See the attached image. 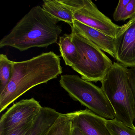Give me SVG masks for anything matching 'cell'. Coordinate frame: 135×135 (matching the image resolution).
<instances>
[{
  "mask_svg": "<svg viewBox=\"0 0 135 135\" xmlns=\"http://www.w3.org/2000/svg\"><path fill=\"white\" fill-rule=\"evenodd\" d=\"M62 72L60 57L51 51L30 60L13 61L11 79L0 93V112L31 88L56 79Z\"/></svg>",
  "mask_w": 135,
  "mask_h": 135,
  "instance_id": "6da1fadb",
  "label": "cell"
},
{
  "mask_svg": "<svg viewBox=\"0 0 135 135\" xmlns=\"http://www.w3.org/2000/svg\"><path fill=\"white\" fill-rule=\"evenodd\" d=\"M59 21L41 7H33L0 41V48L11 46L21 52L45 48L56 43L62 28Z\"/></svg>",
  "mask_w": 135,
  "mask_h": 135,
  "instance_id": "7a4b0ae2",
  "label": "cell"
},
{
  "mask_svg": "<svg viewBox=\"0 0 135 135\" xmlns=\"http://www.w3.org/2000/svg\"><path fill=\"white\" fill-rule=\"evenodd\" d=\"M127 70L128 68L114 62L101 81V88L113 107L115 118L130 128H135V100Z\"/></svg>",
  "mask_w": 135,
  "mask_h": 135,
  "instance_id": "3957f363",
  "label": "cell"
},
{
  "mask_svg": "<svg viewBox=\"0 0 135 135\" xmlns=\"http://www.w3.org/2000/svg\"><path fill=\"white\" fill-rule=\"evenodd\" d=\"M59 82L73 100L107 120L115 118L113 107L102 88L75 75H62Z\"/></svg>",
  "mask_w": 135,
  "mask_h": 135,
  "instance_id": "277c9868",
  "label": "cell"
},
{
  "mask_svg": "<svg viewBox=\"0 0 135 135\" xmlns=\"http://www.w3.org/2000/svg\"><path fill=\"white\" fill-rule=\"evenodd\" d=\"M73 42L79 54L72 69L89 82H101L113 65L110 59L98 46L71 30Z\"/></svg>",
  "mask_w": 135,
  "mask_h": 135,
  "instance_id": "5b68a950",
  "label": "cell"
},
{
  "mask_svg": "<svg viewBox=\"0 0 135 135\" xmlns=\"http://www.w3.org/2000/svg\"><path fill=\"white\" fill-rule=\"evenodd\" d=\"M72 12L74 20L115 38L120 26L113 22L90 0H60Z\"/></svg>",
  "mask_w": 135,
  "mask_h": 135,
  "instance_id": "8992f818",
  "label": "cell"
},
{
  "mask_svg": "<svg viewBox=\"0 0 135 135\" xmlns=\"http://www.w3.org/2000/svg\"><path fill=\"white\" fill-rule=\"evenodd\" d=\"M42 107L34 98L15 103L0 119V135H9L20 125L33 120Z\"/></svg>",
  "mask_w": 135,
  "mask_h": 135,
  "instance_id": "52a82bcc",
  "label": "cell"
},
{
  "mask_svg": "<svg viewBox=\"0 0 135 135\" xmlns=\"http://www.w3.org/2000/svg\"><path fill=\"white\" fill-rule=\"evenodd\" d=\"M115 59L126 68L135 67V17L120 26L114 38Z\"/></svg>",
  "mask_w": 135,
  "mask_h": 135,
  "instance_id": "ba28073f",
  "label": "cell"
},
{
  "mask_svg": "<svg viewBox=\"0 0 135 135\" xmlns=\"http://www.w3.org/2000/svg\"><path fill=\"white\" fill-rule=\"evenodd\" d=\"M72 124L85 135H111L107 126V119L88 109L67 113Z\"/></svg>",
  "mask_w": 135,
  "mask_h": 135,
  "instance_id": "9c48e42d",
  "label": "cell"
},
{
  "mask_svg": "<svg viewBox=\"0 0 135 135\" xmlns=\"http://www.w3.org/2000/svg\"><path fill=\"white\" fill-rule=\"evenodd\" d=\"M71 30L115 58L114 38L74 20Z\"/></svg>",
  "mask_w": 135,
  "mask_h": 135,
  "instance_id": "30bf717a",
  "label": "cell"
},
{
  "mask_svg": "<svg viewBox=\"0 0 135 135\" xmlns=\"http://www.w3.org/2000/svg\"><path fill=\"white\" fill-rule=\"evenodd\" d=\"M61 113L48 107H42L35 119L30 135H46Z\"/></svg>",
  "mask_w": 135,
  "mask_h": 135,
  "instance_id": "8fae6325",
  "label": "cell"
},
{
  "mask_svg": "<svg viewBox=\"0 0 135 135\" xmlns=\"http://www.w3.org/2000/svg\"><path fill=\"white\" fill-rule=\"evenodd\" d=\"M42 8L46 12L59 21H63L72 26L73 13L60 0H44Z\"/></svg>",
  "mask_w": 135,
  "mask_h": 135,
  "instance_id": "7c38bea8",
  "label": "cell"
},
{
  "mask_svg": "<svg viewBox=\"0 0 135 135\" xmlns=\"http://www.w3.org/2000/svg\"><path fill=\"white\" fill-rule=\"evenodd\" d=\"M58 45L61 55L65 65L71 68L79 59L78 51L73 42L71 34H65L60 37Z\"/></svg>",
  "mask_w": 135,
  "mask_h": 135,
  "instance_id": "4fadbf2b",
  "label": "cell"
},
{
  "mask_svg": "<svg viewBox=\"0 0 135 135\" xmlns=\"http://www.w3.org/2000/svg\"><path fill=\"white\" fill-rule=\"evenodd\" d=\"M13 61L10 60L7 55H0V93L6 88L11 79Z\"/></svg>",
  "mask_w": 135,
  "mask_h": 135,
  "instance_id": "5bb4252c",
  "label": "cell"
},
{
  "mask_svg": "<svg viewBox=\"0 0 135 135\" xmlns=\"http://www.w3.org/2000/svg\"><path fill=\"white\" fill-rule=\"evenodd\" d=\"M72 122L67 114L61 113L46 135H71Z\"/></svg>",
  "mask_w": 135,
  "mask_h": 135,
  "instance_id": "9a60e30c",
  "label": "cell"
},
{
  "mask_svg": "<svg viewBox=\"0 0 135 135\" xmlns=\"http://www.w3.org/2000/svg\"><path fill=\"white\" fill-rule=\"evenodd\" d=\"M106 125L111 135H135V128H130L116 118L107 120Z\"/></svg>",
  "mask_w": 135,
  "mask_h": 135,
  "instance_id": "2e32d148",
  "label": "cell"
},
{
  "mask_svg": "<svg viewBox=\"0 0 135 135\" xmlns=\"http://www.w3.org/2000/svg\"><path fill=\"white\" fill-rule=\"evenodd\" d=\"M34 120L20 125L9 135H30Z\"/></svg>",
  "mask_w": 135,
  "mask_h": 135,
  "instance_id": "e0dca14e",
  "label": "cell"
},
{
  "mask_svg": "<svg viewBox=\"0 0 135 135\" xmlns=\"http://www.w3.org/2000/svg\"><path fill=\"white\" fill-rule=\"evenodd\" d=\"M135 17V0H130L121 16L120 21H125Z\"/></svg>",
  "mask_w": 135,
  "mask_h": 135,
  "instance_id": "ac0fdd59",
  "label": "cell"
},
{
  "mask_svg": "<svg viewBox=\"0 0 135 135\" xmlns=\"http://www.w3.org/2000/svg\"><path fill=\"white\" fill-rule=\"evenodd\" d=\"M130 1V0H120L114 12L113 18L116 22L120 21L121 16L123 14L126 7Z\"/></svg>",
  "mask_w": 135,
  "mask_h": 135,
  "instance_id": "d6986e66",
  "label": "cell"
},
{
  "mask_svg": "<svg viewBox=\"0 0 135 135\" xmlns=\"http://www.w3.org/2000/svg\"><path fill=\"white\" fill-rule=\"evenodd\" d=\"M127 74L135 100V67L128 69Z\"/></svg>",
  "mask_w": 135,
  "mask_h": 135,
  "instance_id": "ffe728a7",
  "label": "cell"
},
{
  "mask_svg": "<svg viewBox=\"0 0 135 135\" xmlns=\"http://www.w3.org/2000/svg\"><path fill=\"white\" fill-rule=\"evenodd\" d=\"M71 135H85L81 130L76 126L72 124L71 133Z\"/></svg>",
  "mask_w": 135,
  "mask_h": 135,
  "instance_id": "44dd1931",
  "label": "cell"
}]
</instances>
